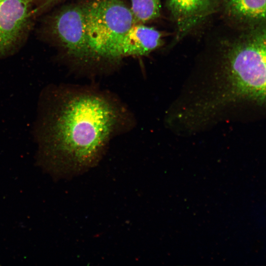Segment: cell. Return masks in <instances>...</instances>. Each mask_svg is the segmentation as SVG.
<instances>
[{
	"instance_id": "7a4b0ae2",
	"label": "cell",
	"mask_w": 266,
	"mask_h": 266,
	"mask_svg": "<svg viewBox=\"0 0 266 266\" xmlns=\"http://www.w3.org/2000/svg\"><path fill=\"white\" fill-rule=\"evenodd\" d=\"M224 53L222 67L233 99L263 104L266 100L265 24L248 27L229 42Z\"/></svg>"
},
{
	"instance_id": "3957f363",
	"label": "cell",
	"mask_w": 266,
	"mask_h": 266,
	"mask_svg": "<svg viewBox=\"0 0 266 266\" xmlns=\"http://www.w3.org/2000/svg\"><path fill=\"white\" fill-rule=\"evenodd\" d=\"M90 62L107 61L111 47L135 21L122 0H92L84 4Z\"/></svg>"
},
{
	"instance_id": "6da1fadb",
	"label": "cell",
	"mask_w": 266,
	"mask_h": 266,
	"mask_svg": "<svg viewBox=\"0 0 266 266\" xmlns=\"http://www.w3.org/2000/svg\"><path fill=\"white\" fill-rule=\"evenodd\" d=\"M135 118L112 92L93 85H50L38 101L35 137L41 165L69 177L96 166L111 140L131 131Z\"/></svg>"
},
{
	"instance_id": "52a82bcc",
	"label": "cell",
	"mask_w": 266,
	"mask_h": 266,
	"mask_svg": "<svg viewBox=\"0 0 266 266\" xmlns=\"http://www.w3.org/2000/svg\"><path fill=\"white\" fill-rule=\"evenodd\" d=\"M217 0H168L178 39L203 23L215 10Z\"/></svg>"
},
{
	"instance_id": "277c9868",
	"label": "cell",
	"mask_w": 266,
	"mask_h": 266,
	"mask_svg": "<svg viewBox=\"0 0 266 266\" xmlns=\"http://www.w3.org/2000/svg\"><path fill=\"white\" fill-rule=\"evenodd\" d=\"M44 35L76 63H90L83 4L66 5L48 15L43 26Z\"/></svg>"
},
{
	"instance_id": "9c48e42d",
	"label": "cell",
	"mask_w": 266,
	"mask_h": 266,
	"mask_svg": "<svg viewBox=\"0 0 266 266\" xmlns=\"http://www.w3.org/2000/svg\"><path fill=\"white\" fill-rule=\"evenodd\" d=\"M131 10L135 22L144 23L159 16L161 0H131Z\"/></svg>"
},
{
	"instance_id": "5b68a950",
	"label": "cell",
	"mask_w": 266,
	"mask_h": 266,
	"mask_svg": "<svg viewBox=\"0 0 266 266\" xmlns=\"http://www.w3.org/2000/svg\"><path fill=\"white\" fill-rule=\"evenodd\" d=\"M36 6V0H0V59L13 55L25 43Z\"/></svg>"
},
{
	"instance_id": "ba28073f",
	"label": "cell",
	"mask_w": 266,
	"mask_h": 266,
	"mask_svg": "<svg viewBox=\"0 0 266 266\" xmlns=\"http://www.w3.org/2000/svg\"><path fill=\"white\" fill-rule=\"evenodd\" d=\"M227 15L235 22L255 26L265 24L266 0H223Z\"/></svg>"
},
{
	"instance_id": "8992f818",
	"label": "cell",
	"mask_w": 266,
	"mask_h": 266,
	"mask_svg": "<svg viewBox=\"0 0 266 266\" xmlns=\"http://www.w3.org/2000/svg\"><path fill=\"white\" fill-rule=\"evenodd\" d=\"M162 43L160 32L134 24L110 49L107 61L113 63L127 56H145L159 47Z\"/></svg>"
},
{
	"instance_id": "30bf717a",
	"label": "cell",
	"mask_w": 266,
	"mask_h": 266,
	"mask_svg": "<svg viewBox=\"0 0 266 266\" xmlns=\"http://www.w3.org/2000/svg\"><path fill=\"white\" fill-rule=\"evenodd\" d=\"M61 0H37L35 13L37 15L57 4Z\"/></svg>"
}]
</instances>
